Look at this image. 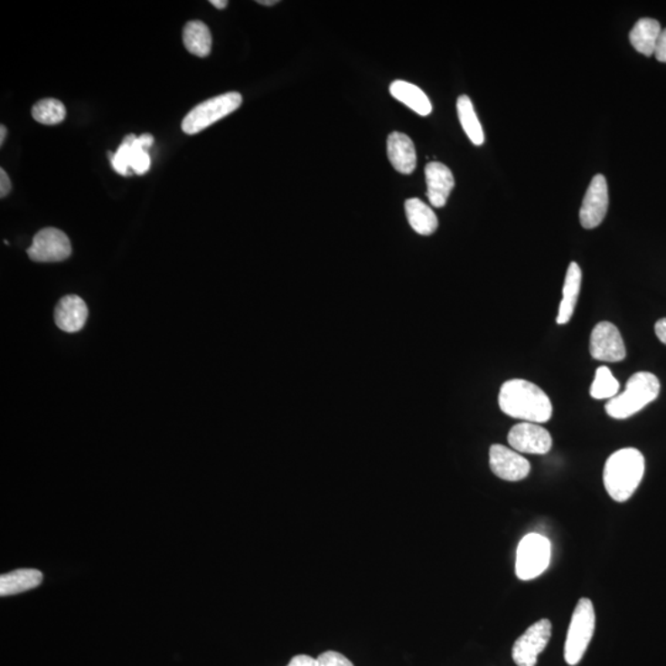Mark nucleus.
<instances>
[{
  "label": "nucleus",
  "mask_w": 666,
  "mask_h": 666,
  "mask_svg": "<svg viewBox=\"0 0 666 666\" xmlns=\"http://www.w3.org/2000/svg\"><path fill=\"white\" fill-rule=\"evenodd\" d=\"M242 104V96L238 91L221 94L211 99L202 101L194 109L189 111L182 121V130L187 135H195L211 127L216 121L224 119L228 115L239 109Z\"/></svg>",
  "instance_id": "nucleus-5"
},
{
  "label": "nucleus",
  "mask_w": 666,
  "mask_h": 666,
  "mask_svg": "<svg viewBox=\"0 0 666 666\" xmlns=\"http://www.w3.org/2000/svg\"><path fill=\"white\" fill-rule=\"evenodd\" d=\"M388 157L393 167L402 174H411L417 164L414 142L408 135L401 133L389 135Z\"/></svg>",
  "instance_id": "nucleus-15"
},
{
  "label": "nucleus",
  "mask_w": 666,
  "mask_h": 666,
  "mask_svg": "<svg viewBox=\"0 0 666 666\" xmlns=\"http://www.w3.org/2000/svg\"><path fill=\"white\" fill-rule=\"evenodd\" d=\"M319 666H354L353 662L341 652L329 651L324 652L317 658Z\"/></svg>",
  "instance_id": "nucleus-26"
},
{
  "label": "nucleus",
  "mask_w": 666,
  "mask_h": 666,
  "mask_svg": "<svg viewBox=\"0 0 666 666\" xmlns=\"http://www.w3.org/2000/svg\"><path fill=\"white\" fill-rule=\"evenodd\" d=\"M390 94L395 99L410 108L415 113L421 117H427L432 113V104L425 91L415 84L405 82V80H395L390 86Z\"/></svg>",
  "instance_id": "nucleus-18"
},
{
  "label": "nucleus",
  "mask_w": 666,
  "mask_h": 666,
  "mask_svg": "<svg viewBox=\"0 0 666 666\" xmlns=\"http://www.w3.org/2000/svg\"><path fill=\"white\" fill-rule=\"evenodd\" d=\"M552 557V544L539 533L523 537L517 548L516 576L520 580L529 581L542 576L548 569Z\"/></svg>",
  "instance_id": "nucleus-6"
},
{
  "label": "nucleus",
  "mask_w": 666,
  "mask_h": 666,
  "mask_svg": "<svg viewBox=\"0 0 666 666\" xmlns=\"http://www.w3.org/2000/svg\"><path fill=\"white\" fill-rule=\"evenodd\" d=\"M661 393V381L657 375L638 371L628 379L624 393L610 399L605 405L607 415L616 420H625L643 410Z\"/></svg>",
  "instance_id": "nucleus-3"
},
{
  "label": "nucleus",
  "mask_w": 666,
  "mask_h": 666,
  "mask_svg": "<svg viewBox=\"0 0 666 666\" xmlns=\"http://www.w3.org/2000/svg\"><path fill=\"white\" fill-rule=\"evenodd\" d=\"M183 43L185 49L198 57L211 55L212 36L211 30L202 22H189L183 30Z\"/></svg>",
  "instance_id": "nucleus-21"
},
{
  "label": "nucleus",
  "mask_w": 666,
  "mask_h": 666,
  "mask_svg": "<svg viewBox=\"0 0 666 666\" xmlns=\"http://www.w3.org/2000/svg\"><path fill=\"white\" fill-rule=\"evenodd\" d=\"M32 114L37 123L57 125L66 119L67 110L60 100L49 98V99L37 101L33 107Z\"/></svg>",
  "instance_id": "nucleus-23"
},
{
  "label": "nucleus",
  "mask_w": 666,
  "mask_h": 666,
  "mask_svg": "<svg viewBox=\"0 0 666 666\" xmlns=\"http://www.w3.org/2000/svg\"><path fill=\"white\" fill-rule=\"evenodd\" d=\"M654 56L657 57L659 62L666 63V29L661 30L657 47H655Z\"/></svg>",
  "instance_id": "nucleus-27"
},
{
  "label": "nucleus",
  "mask_w": 666,
  "mask_h": 666,
  "mask_svg": "<svg viewBox=\"0 0 666 666\" xmlns=\"http://www.w3.org/2000/svg\"><path fill=\"white\" fill-rule=\"evenodd\" d=\"M427 198L435 208H443L455 188L451 169L439 162H431L425 168Z\"/></svg>",
  "instance_id": "nucleus-13"
},
{
  "label": "nucleus",
  "mask_w": 666,
  "mask_h": 666,
  "mask_svg": "<svg viewBox=\"0 0 666 666\" xmlns=\"http://www.w3.org/2000/svg\"><path fill=\"white\" fill-rule=\"evenodd\" d=\"M286 666H319L317 665V659H314L313 657H309V655H296V657H294L292 661H289V664Z\"/></svg>",
  "instance_id": "nucleus-28"
},
{
  "label": "nucleus",
  "mask_w": 666,
  "mask_h": 666,
  "mask_svg": "<svg viewBox=\"0 0 666 666\" xmlns=\"http://www.w3.org/2000/svg\"><path fill=\"white\" fill-rule=\"evenodd\" d=\"M12 191V182L5 169H0V197L5 198Z\"/></svg>",
  "instance_id": "nucleus-29"
},
{
  "label": "nucleus",
  "mask_w": 666,
  "mask_h": 666,
  "mask_svg": "<svg viewBox=\"0 0 666 666\" xmlns=\"http://www.w3.org/2000/svg\"><path fill=\"white\" fill-rule=\"evenodd\" d=\"M655 334H657L661 343L666 344V319L659 320L655 324Z\"/></svg>",
  "instance_id": "nucleus-30"
},
{
  "label": "nucleus",
  "mask_w": 666,
  "mask_h": 666,
  "mask_svg": "<svg viewBox=\"0 0 666 666\" xmlns=\"http://www.w3.org/2000/svg\"><path fill=\"white\" fill-rule=\"evenodd\" d=\"M618 391H620V383L612 371L607 367H598L594 383L590 388L591 397L596 400H605V399L610 400L617 397Z\"/></svg>",
  "instance_id": "nucleus-24"
},
{
  "label": "nucleus",
  "mask_w": 666,
  "mask_h": 666,
  "mask_svg": "<svg viewBox=\"0 0 666 666\" xmlns=\"http://www.w3.org/2000/svg\"><path fill=\"white\" fill-rule=\"evenodd\" d=\"M644 455L635 448H624L608 456L604 468V484L614 502L630 500L644 476Z\"/></svg>",
  "instance_id": "nucleus-2"
},
{
  "label": "nucleus",
  "mask_w": 666,
  "mask_h": 666,
  "mask_svg": "<svg viewBox=\"0 0 666 666\" xmlns=\"http://www.w3.org/2000/svg\"><path fill=\"white\" fill-rule=\"evenodd\" d=\"M456 110H458L459 121L462 127L464 128L465 134L468 135L469 140L475 145L484 144V131H483L482 124L476 117L474 106L468 96H461L456 100Z\"/></svg>",
  "instance_id": "nucleus-22"
},
{
  "label": "nucleus",
  "mask_w": 666,
  "mask_h": 666,
  "mask_svg": "<svg viewBox=\"0 0 666 666\" xmlns=\"http://www.w3.org/2000/svg\"><path fill=\"white\" fill-rule=\"evenodd\" d=\"M499 407L510 417L530 424H546L553 415L549 397L536 384L523 379H511L502 384Z\"/></svg>",
  "instance_id": "nucleus-1"
},
{
  "label": "nucleus",
  "mask_w": 666,
  "mask_h": 666,
  "mask_svg": "<svg viewBox=\"0 0 666 666\" xmlns=\"http://www.w3.org/2000/svg\"><path fill=\"white\" fill-rule=\"evenodd\" d=\"M507 441L513 451L527 455H547L553 447V438L549 432L542 426L530 422L513 426Z\"/></svg>",
  "instance_id": "nucleus-10"
},
{
  "label": "nucleus",
  "mask_w": 666,
  "mask_h": 666,
  "mask_svg": "<svg viewBox=\"0 0 666 666\" xmlns=\"http://www.w3.org/2000/svg\"><path fill=\"white\" fill-rule=\"evenodd\" d=\"M257 3H258V5L270 6V5H277V3L278 2H277V0H258V2Z\"/></svg>",
  "instance_id": "nucleus-33"
},
{
  "label": "nucleus",
  "mask_w": 666,
  "mask_h": 666,
  "mask_svg": "<svg viewBox=\"0 0 666 666\" xmlns=\"http://www.w3.org/2000/svg\"><path fill=\"white\" fill-rule=\"evenodd\" d=\"M88 319V307L82 297L66 295L60 300L55 309V323L60 330L67 333L83 329Z\"/></svg>",
  "instance_id": "nucleus-14"
},
{
  "label": "nucleus",
  "mask_w": 666,
  "mask_h": 666,
  "mask_svg": "<svg viewBox=\"0 0 666 666\" xmlns=\"http://www.w3.org/2000/svg\"><path fill=\"white\" fill-rule=\"evenodd\" d=\"M42 573L36 569H19L0 577V595L3 597L35 589L42 583Z\"/></svg>",
  "instance_id": "nucleus-19"
},
{
  "label": "nucleus",
  "mask_w": 666,
  "mask_h": 666,
  "mask_svg": "<svg viewBox=\"0 0 666 666\" xmlns=\"http://www.w3.org/2000/svg\"><path fill=\"white\" fill-rule=\"evenodd\" d=\"M590 353L594 360L601 361L617 363L624 360L627 352L624 338L614 324L603 321L594 327L590 337Z\"/></svg>",
  "instance_id": "nucleus-9"
},
{
  "label": "nucleus",
  "mask_w": 666,
  "mask_h": 666,
  "mask_svg": "<svg viewBox=\"0 0 666 666\" xmlns=\"http://www.w3.org/2000/svg\"><path fill=\"white\" fill-rule=\"evenodd\" d=\"M6 137V127L5 125H2L0 127V146H3V144H5V140Z\"/></svg>",
  "instance_id": "nucleus-32"
},
{
  "label": "nucleus",
  "mask_w": 666,
  "mask_h": 666,
  "mask_svg": "<svg viewBox=\"0 0 666 666\" xmlns=\"http://www.w3.org/2000/svg\"><path fill=\"white\" fill-rule=\"evenodd\" d=\"M134 134L128 135L124 138L123 144L115 152L113 160H111V167L121 175H130V160H131V145L136 140Z\"/></svg>",
  "instance_id": "nucleus-25"
},
{
  "label": "nucleus",
  "mask_w": 666,
  "mask_h": 666,
  "mask_svg": "<svg viewBox=\"0 0 666 666\" xmlns=\"http://www.w3.org/2000/svg\"><path fill=\"white\" fill-rule=\"evenodd\" d=\"M583 273L577 263L571 262L568 267L566 280H564L563 299H561L559 311H558L557 324H566L569 323L574 315L577 299L581 289Z\"/></svg>",
  "instance_id": "nucleus-16"
},
{
  "label": "nucleus",
  "mask_w": 666,
  "mask_h": 666,
  "mask_svg": "<svg viewBox=\"0 0 666 666\" xmlns=\"http://www.w3.org/2000/svg\"><path fill=\"white\" fill-rule=\"evenodd\" d=\"M661 33V25L658 20L651 18L638 20L630 33L632 46L642 55L651 57L654 55Z\"/></svg>",
  "instance_id": "nucleus-17"
},
{
  "label": "nucleus",
  "mask_w": 666,
  "mask_h": 666,
  "mask_svg": "<svg viewBox=\"0 0 666 666\" xmlns=\"http://www.w3.org/2000/svg\"><path fill=\"white\" fill-rule=\"evenodd\" d=\"M211 5L215 6L216 9H225L226 6H228L229 3L226 2V0H211Z\"/></svg>",
  "instance_id": "nucleus-31"
},
{
  "label": "nucleus",
  "mask_w": 666,
  "mask_h": 666,
  "mask_svg": "<svg viewBox=\"0 0 666 666\" xmlns=\"http://www.w3.org/2000/svg\"><path fill=\"white\" fill-rule=\"evenodd\" d=\"M490 469L498 478L506 482H520L530 472V462L519 452L502 445H493L489 452Z\"/></svg>",
  "instance_id": "nucleus-11"
},
{
  "label": "nucleus",
  "mask_w": 666,
  "mask_h": 666,
  "mask_svg": "<svg viewBox=\"0 0 666 666\" xmlns=\"http://www.w3.org/2000/svg\"><path fill=\"white\" fill-rule=\"evenodd\" d=\"M405 212L408 224L420 235H432L438 228V219L435 211L420 199H408L405 202Z\"/></svg>",
  "instance_id": "nucleus-20"
},
{
  "label": "nucleus",
  "mask_w": 666,
  "mask_h": 666,
  "mask_svg": "<svg viewBox=\"0 0 666 666\" xmlns=\"http://www.w3.org/2000/svg\"><path fill=\"white\" fill-rule=\"evenodd\" d=\"M608 211V188L606 178L596 174L591 181L580 209V222L585 229L597 228L604 221Z\"/></svg>",
  "instance_id": "nucleus-12"
},
{
  "label": "nucleus",
  "mask_w": 666,
  "mask_h": 666,
  "mask_svg": "<svg viewBox=\"0 0 666 666\" xmlns=\"http://www.w3.org/2000/svg\"><path fill=\"white\" fill-rule=\"evenodd\" d=\"M72 253L69 236L55 228H47L36 233L28 249L30 259L39 263L62 262Z\"/></svg>",
  "instance_id": "nucleus-8"
},
{
  "label": "nucleus",
  "mask_w": 666,
  "mask_h": 666,
  "mask_svg": "<svg viewBox=\"0 0 666 666\" xmlns=\"http://www.w3.org/2000/svg\"><path fill=\"white\" fill-rule=\"evenodd\" d=\"M552 638V624L547 618L537 621L527 628L512 647V659L517 666H536Z\"/></svg>",
  "instance_id": "nucleus-7"
},
{
  "label": "nucleus",
  "mask_w": 666,
  "mask_h": 666,
  "mask_svg": "<svg viewBox=\"0 0 666 666\" xmlns=\"http://www.w3.org/2000/svg\"><path fill=\"white\" fill-rule=\"evenodd\" d=\"M596 614L590 598H580L571 616L568 630L564 659L567 664L576 666L583 661L585 652L594 637Z\"/></svg>",
  "instance_id": "nucleus-4"
}]
</instances>
